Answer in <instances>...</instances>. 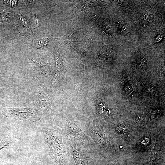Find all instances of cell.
I'll return each instance as SVG.
<instances>
[{
  "label": "cell",
  "instance_id": "obj_1",
  "mask_svg": "<svg viewBox=\"0 0 165 165\" xmlns=\"http://www.w3.org/2000/svg\"><path fill=\"white\" fill-rule=\"evenodd\" d=\"M44 140L49 148V155L57 165H70L65 146L63 142L61 130L56 126H49L44 133Z\"/></svg>",
  "mask_w": 165,
  "mask_h": 165
},
{
  "label": "cell",
  "instance_id": "obj_2",
  "mask_svg": "<svg viewBox=\"0 0 165 165\" xmlns=\"http://www.w3.org/2000/svg\"><path fill=\"white\" fill-rule=\"evenodd\" d=\"M66 149L70 165H94L93 154L90 144L76 140L65 138Z\"/></svg>",
  "mask_w": 165,
  "mask_h": 165
},
{
  "label": "cell",
  "instance_id": "obj_3",
  "mask_svg": "<svg viewBox=\"0 0 165 165\" xmlns=\"http://www.w3.org/2000/svg\"><path fill=\"white\" fill-rule=\"evenodd\" d=\"M86 131L87 134L91 137L95 145L101 150L106 152L113 150V147L105 134L102 123L96 121L90 123Z\"/></svg>",
  "mask_w": 165,
  "mask_h": 165
},
{
  "label": "cell",
  "instance_id": "obj_4",
  "mask_svg": "<svg viewBox=\"0 0 165 165\" xmlns=\"http://www.w3.org/2000/svg\"><path fill=\"white\" fill-rule=\"evenodd\" d=\"M2 112L7 117L18 120H28L36 122L42 117L39 108L35 107L31 108H8L4 109Z\"/></svg>",
  "mask_w": 165,
  "mask_h": 165
},
{
  "label": "cell",
  "instance_id": "obj_5",
  "mask_svg": "<svg viewBox=\"0 0 165 165\" xmlns=\"http://www.w3.org/2000/svg\"><path fill=\"white\" fill-rule=\"evenodd\" d=\"M58 125L61 129L63 136L65 138L72 139L81 142L90 143L87 135L74 119L65 118L59 122Z\"/></svg>",
  "mask_w": 165,
  "mask_h": 165
},
{
  "label": "cell",
  "instance_id": "obj_6",
  "mask_svg": "<svg viewBox=\"0 0 165 165\" xmlns=\"http://www.w3.org/2000/svg\"><path fill=\"white\" fill-rule=\"evenodd\" d=\"M122 94L124 98L130 102L138 91L136 83L132 76L126 70L123 74Z\"/></svg>",
  "mask_w": 165,
  "mask_h": 165
},
{
  "label": "cell",
  "instance_id": "obj_7",
  "mask_svg": "<svg viewBox=\"0 0 165 165\" xmlns=\"http://www.w3.org/2000/svg\"><path fill=\"white\" fill-rule=\"evenodd\" d=\"M38 106L42 110L46 117L49 115L52 109V100L50 97L41 89H38L36 100Z\"/></svg>",
  "mask_w": 165,
  "mask_h": 165
},
{
  "label": "cell",
  "instance_id": "obj_8",
  "mask_svg": "<svg viewBox=\"0 0 165 165\" xmlns=\"http://www.w3.org/2000/svg\"><path fill=\"white\" fill-rule=\"evenodd\" d=\"M107 3L100 0H79L76 1L74 5L77 11H83L96 6H106Z\"/></svg>",
  "mask_w": 165,
  "mask_h": 165
},
{
  "label": "cell",
  "instance_id": "obj_9",
  "mask_svg": "<svg viewBox=\"0 0 165 165\" xmlns=\"http://www.w3.org/2000/svg\"><path fill=\"white\" fill-rule=\"evenodd\" d=\"M161 152L160 147L156 143L150 155L149 165H158L161 160Z\"/></svg>",
  "mask_w": 165,
  "mask_h": 165
},
{
  "label": "cell",
  "instance_id": "obj_10",
  "mask_svg": "<svg viewBox=\"0 0 165 165\" xmlns=\"http://www.w3.org/2000/svg\"><path fill=\"white\" fill-rule=\"evenodd\" d=\"M145 89L150 94L155 97H159V93L156 88L150 82L142 80L141 81Z\"/></svg>",
  "mask_w": 165,
  "mask_h": 165
},
{
  "label": "cell",
  "instance_id": "obj_11",
  "mask_svg": "<svg viewBox=\"0 0 165 165\" xmlns=\"http://www.w3.org/2000/svg\"><path fill=\"white\" fill-rule=\"evenodd\" d=\"M136 63L137 68L139 70L145 71L147 70L148 66L147 61L143 55L140 54L138 56Z\"/></svg>",
  "mask_w": 165,
  "mask_h": 165
},
{
  "label": "cell",
  "instance_id": "obj_12",
  "mask_svg": "<svg viewBox=\"0 0 165 165\" xmlns=\"http://www.w3.org/2000/svg\"><path fill=\"white\" fill-rule=\"evenodd\" d=\"M88 14L90 17L93 20V21H94L95 23H97V25L101 30L107 35L112 36V30L110 26L105 24L102 23L96 20L95 16L92 14L90 13Z\"/></svg>",
  "mask_w": 165,
  "mask_h": 165
},
{
  "label": "cell",
  "instance_id": "obj_13",
  "mask_svg": "<svg viewBox=\"0 0 165 165\" xmlns=\"http://www.w3.org/2000/svg\"><path fill=\"white\" fill-rule=\"evenodd\" d=\"M125 125L119 124L118 125H115L113 127L114 129H115L116 131H118V133L121 135L127 136V134H129L130 130H128L129 127Z\"/></svg>",
  "mask_w": 165,
  "mask_h": 165
},
{
  "label": "cell",
  "instance_id": "obj_14",
  "mask_svg": "<svg viewBox=\"0 0 165 165\" xmlns=\"http://www.w3.org/2000/svg\"><path fill=\"white\" fill-rule=\"evenodd\" d=\"M117 26L119 33L121 35H127L130 33V29L128 25L124 22L119 21Z\"/></svg>",
  "mask_w": 165,
  "mask_h": 165
},
{
  "label": "cell",
  "instance_id": "obj_15",
  "mask_svg": "<svg viewBox=\"0 0 165 165\" xmlns=\"http://www.w3.org/2000/svg\"><path fill=\"white\" fill-rule=\"evenodd\" d=\"M152 17L148 12H146L141 14L140 18V23L144 27L148 26L151 21Z\"/></svg>",
  "mask_w": 165,
  "mask_h": 165
},
{
  "label": "cell",
  "instance_id": "obj_16",
  "mask_svg": "<svg viewBox=\"0 0 165 165\" xmlns=\"http://www.w3.org/2000/svg\"><path fill=\"white\" fill-rule=\"evenodd\" d=\"M32 61L36 64L38 69L41 72L45 74H48L49 73L50 66L47 63H39L36 62L35 61L32 59Z\"/></svg>",
  "mask_w": 165,
  "mask_h": 165
},
{
  "label": "cell",
  "instance_id": "obj_17",
  "mask_svg": "<svg viewBox=\"0 0 165 165\" xmlns=\"http://www.w3.org/2000/svg\"><path fill=\"white\" fill-rule=\"evenodd\" d=\"M59 57H57L56 60V67L55 72V79L60 74L63 69V61Z\"/></svg>",
  "mask_w": 165,
  "mask_h": 165
},
{
  "label": "cell",
  "instance_id": "obj_18",
  "mask_svg": "<svg viewBox=\"0 0 165 165\" xmlns=\"http://www.w3.org/2000/svg\"><path fill=\"white\" fill-rule=\"evenodd\" d=\"M145 115L144 113H141L136 116L134 118V123L138 126L142 124L145 119Z\"/></svg>",
  "mask_w": 165,
  "mask_h": 165
},
{
  "label": "cell",
  "instance_id": "obj_19",
  "mask_svg": "<svg viewBox=\"0 0 165 165\" xmlns=\"http://www.w3.org/2000/svg\"><path fill=\"white\" fill-rule=\"evenodd\" d=\"M10 142L8 140L0 137V150L3 148H8Z\"/></svg>",
  "mask_w": 165,
  "mask_h": 165
},
{
  "label": "cell",
  "instance_id": "obj_20",
  "mask_svg": "<svg viewBox=\"0 0 165 165\" xmlns=\"http://www.w3.org/2000/svg\"><path fill=\"white\" fill-rule=\"evenodd\" d=\"M48 41V38L40 40L38 41V46L41 47H45L47 44Z\"/></svg>",
  "mask_w": 165,
  "mask_h": 165
},
{
  "label": "cell",
  "instance_id": "obj_21",
  "mask_svg": "<svg viewBox=\"0 0 165 165\" xmlns=\"http://www.w3.org/2000/svg\"><path fill=\"white\" fill-rule=\"evenodd\" d=\"M159 110L157 109L154 110L151 112L149 118V121H151L154 119L159 113Z\"/></svg>",
  "mask_w": 165,
  "mask_h": 165
},
{
  "label": "cell",
  "instance_id": "obj_22",
  "mask_svg": "<svg viewBox=\"0 0 165 165\" xmlns=\"http://www.w3.org/2000/svg\"><path fill=\"white\" fill-rule=\"evenodd\" d=\"M112 1L117 5L122 6H127L128 2L127 1L124 0H115Z\"/></svg>",
  "mask_w": 165,
  "mask_h": 165
},
{
  "label": "cell",
  "instance_id": "obj_23",
  "mask_svg": "<svg viewBox=\"0 0 165 165\" xmlns=\"http://www.w3.org/2000/svg\"><path fill=\"white\" fill-rule=\"evenodd\" d=\"M162 37L163 36L162 35H160L156 38L155 41L158 42L160 41L162 39Z\"/></svg>",
  "mask_w": 165,
  "mask_h": 165
}]
</instances>
